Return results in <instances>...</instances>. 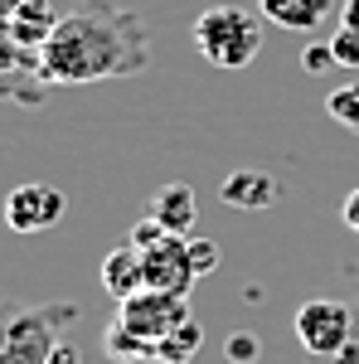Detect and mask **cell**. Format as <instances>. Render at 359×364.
I'll return each mask as SVG.
<instances>
[{"label":"cell","mask_w":359,"mask_h":364,"mask_svg":"<svg viewBox=\"0 0 359 364\" xmlns=\"http://www.w3.org/2000/svg\"><path fill=\"white\" fill-rule=\"evenodd\" d=\"M199 350H204V331H199V321L190 316L180 331H170V336L156 345V364H190Z\"/></svg>","instance_id":"obj_14"},{"label":"cell","mask_w":359,"mask_h":364,"mask_svg":"<svg viewBox=\"0 0 359 364\" xmlns=\"http://www.w3.org/2000/svg\"><path fill=\"white\" fill-rule=\"evenodd\" d=\"M78 316V301H0V364H49Z\"/></svg>","instance_id":"obj_2"},{"label":"cell","mask_w":359,"mask_h":364,"mask_svg":"<svg viewBox=\"0 0 359 364\" xmlns=\"http://www.w3.org/2000/svg\"><path fill=\"white\" fill-rule=\"evenodd\" d=\"M39 83L83 87L102 78H136L151 68V29L136 10H122L112 0H83L68 10L49 44L34 54Z\"/></svg>","instance_id":"obj_1"},{"label":"cell","mask_w":359,"mask_h":364,"mask_svg":"<svg viewBox=\"0 0 359 364\" xmlns=\"http://www.w3.org/2000/svg\"><path fill=\"white\" fill-rule=\"evenodd\" d=\"M190 262H194V277L219 272V262H223L219 243H214V238H194V233H190Z\"/></svg>","instance_id":"obj_17"},{"label":"cell","mask_w":359,"mask_h":364,"mask_svg":"<svg viewBox=\"0 0 359 364\" xmlns=\"http://www.w3.org/2000/svg\"><path fill=\"white\" fill-rule=\"evenodd\" d=\"M20 5H25V0H0V20H10V15H15Z\"/></svg>","instance_id":"obj_25"},{"label":"cell","mask_w":359,"mask_h":364,"mask_svg":"<svg viewBox=\"0 0 359 364\" xmlns=\"http://www.w3.org/2000/svg\"><path fill=\"white\" fill-rule=\"evenodd\" d=\"M291 336H296V345L306 355L335 360V355H345V345L355 336V311L345 301H335V296H311L291 316Z\"/></svg>","instance_id":"obj_4"},{"label":"cell","mask_w":359,"mask_h":364,"mask_svg":"<svg viewBox=\"0 0 359 364\" xmlns=\"http://www.w3.org/2000/svg\"><path fill=\"white\" fill-rule=\"evenodd\" d=\"M219 199L228 209H272L277 199H282V185H277V175L267 170H228L219 185Z\"/></svg>","instance_id":"obj_8"},{"label":"cell","mask_w":359,"mask_h":364,"mask_svg":"<svg viewBox=\"0 0 359 364\" xmlns=\"http://www.w3.org/2000/svg\"><path fill=\"white\" fill-rule=\"evenodd\" d=\"M262 20H272L282 29H296V34H316L335 15V0H257Z\"/></svg>","instance_id":"obj_11"},{"label":"cell","mask_w":359,"mask_h":364,"mask_svg":"<svg viewBox=\"0 0 359 364\" xmlns=\"http://www.w3.org/2000/svg\"><path fill=\"white\" fill-rule=\"evenodd\" d=\"M102 355H107L112 364H156V345L132 336L122 321H112L107 331H102Z\"/></svg>","instance_id":"obj_13"},{"label":"cell","mask_w":359,"mask_h":364,"mask_svg":"<svg viewBox=\"0 0 359 364\" xmlns=\"http://www.w3.org/2000/svg\"><path fill=\"white\" fill-rule=\"evenodd\" d=\"M326 112H331V122H340L345 132H359V83H340V87H331V97H326Z\"/></svg>","instance_id":"obj_15"},{"label":"cell","mask_w":359,"mask_h":364,"mask_svg":"<svg viewBox=\"0 0 359 364\" xmlns=\"http://www.w3.org/2000/svg\"><path fill=\"white\" fill-rule=\"evenodd\" d=\"M301 68L311 73V78H321V73H331V68H340V63H335L331 39H326V44H306V49H301Z\"/></svg>","instance_id":"obj_19"},{"label":"cell","mask_w":359,"mask_h":364,"mask_svg":"<svg viewBox=\"0 0 359 364\" xmlns=\"http://www.w3.org/2000/svg\"><path fill=\"white\" fill-rule=\"evenodd\" d=\"M223 360L228 364H257L262 360V340L252 336V331H233V336L223 340Z\"/></svg>","instance_id":"obj_16"},{"label":"cell","mask_w":359,"mask_h":364,"mask_svg":"<svg viewBox=\"0 0 359 364\" xmlns=\"http://www.w3.org/2000/svg\"><path fill=\"white\" fill-rule=\"evenodd\" d=\"M141 287H146V267H141V252L132 243H122V248H112L102 257V291H107L112 301H127V296H136Z\"/></svg>","instance_id":"obj_12"},{"label":"cell","mask_w":359,"mask_h":364,"mask_svg":"<svg viewBox=\"0 0 359 364\" xmlns=\"http://www.w3.org/2000/svg\"><path fill=\"white\" fill-rule=\"evenodd\" d=\"M331 49H335V63H340V68H359V29L340 25L331 34Z\"/></svg>","instance_id":"obj_18"},{"label":"cell","mask_w":359,"mask_h":364,"mask_svg":"<svg viewBox=\"0 0 359 364\" xmlns=\"http://www.w3.org/2000/svg\"><path fill=\"white\" fill-rule=\"evenodd\" d=\"M63 214H68V195L58 185H44V180L15 185L5 195V224H10V233H44Z\"/></svg>","instance_id":"obj_6"},{"label":"cell","mask_w":359,"mask_h":364,"mask_svg":"<svg viewBox=\"0 0 359 364\" xmlns=\"http://www.w3.org/2000/svg\"><path fill=\"white\" fill-rule=\"evenodd\" d=\"M112 321H122L132 336L151 340V345H161L170 331H180V326L190 321V296H175V291H151V287H141L136 296L117 301V316H112Z\"/></svg>","instance_id":"obj_5"},{"label":"cell","mask_w":359,"mask_h":364,"mask_svg":"<svg viewBox=\"0 0 359 364\" xmlns=\"http://www.w3.org/2000/svg\"><path fill=\"white\" fill-rule=\"evenodd\" d=\"M58 15L54 10V0H25L10 20H5V29H10V44L15 49H29V54H39L44 44H49V34L58 29Z\"/></svg>","instance_id":"obj_9"},{"label":"cell","mask_w":359,"mask_h":364,"mask_svg":"<svg viewBox=\"0 0 359 364\" xmlns=\"http://www.w3.org/2000/svg\"><path fill=\"white\" fill-rule=\"evenodd\" d=\"M49 364H83V355H78L73 340H58L54 350H49Z\"/></svg>","instance_id":"obj_21"},{"label":"cell","mask_w":359,"mask_h":364,"mask_svg":"<svg viewBox=\"0 0 359 364\" xmlns=\"http://www.w3.org/2000/svg\"><path fill=\"white\" fill-rule=\"evenodd\" d=\"M340 214H345V224H350V233L359 238V190H355L350 199H345V209H340Z\"/></svg>","instance_id":"obj_22"},{"label":"cell","mask_w":359,"mask_h":364,"mask_svg":"<svg viewBox=\"0 0 359 364\" xmlns=\"http://www.w3.org/2000/svg\"><path fill=\"white\" fill-rule=\"evenodd\" d=\"M340 364H359V316H355V336H350V345H345V355H335Z\"/></svg>","instance_id":"obj_23"},{"label":"cell","mask_w":359,"mask_h":364,"mask_svg":"<svg viewBox=\"0 0 359 364\" xmlns=\"http://www.w3.org/2000/svg\"><path fill=\"white\" fill-rule=\"evenodd\" d=\"M340 25L359 29V0H345V5H340Z\"/></svg>","instance_id":"obj_24"},{"label":"cell","mask_w":359,"mask_h":364,"mask_svg":"<svg viewBox=\"0 0 359 364\" xmlns=\"http://www.w3.org/2000/svg\"><path fill=\"white\" fill-rule=\"evenodd\" d=\"M190 39H194V54L204 63L238 73V68H248L252 58L262 54V20L252 10H243V5H209L194 20Z\"/></svg>","instance_id":"obj_3"},{"label":"cell","mask_w":359,"mask_h":364,"mask_svg":"<svg viewBox=\"0 0 359 364\" xmlns=\"http://www.w3.org/2000/svg\"><path fill=\"white\" fill-rule=\"evenodd\" d=\"M141 267H146V287L151 291H175V296H190L194 277V262H190V238L180 233H166L161 243L141 252Z\"/></svg>","instance_id":"obj_7"},{"label":"cell","mask_w":359,"mask_h":364,"mask_svg":"<svg viewBox=\"0 0 359 364\" xmlns=\"http://www.w3.org/2000/svg\"><path fill=\"white\" fill-rule=\"evenodd\" d=\"M151 219L161 228H170V233H180V238H190L194 224H199V199H194V190L185 180H170V185H161L151 195Z\"/></svg>","instance_id":"obj_10"},{"label":"cell","mask_w":359,"mask_h":364,"mask_svg":"<svg viewBox=\"0 0 359 364\" xmlns=\"http://www.w3.org/2000/svg\"><path fill=\"white\" fill-rule=\"evenodd\" d=\"M166 233H170V228H161V224H156V219H151V214H146L141 224H132V238H127V243H132V248H136V252H146V248H151V243H161Z\"/></svg>","instance_id":"obj_20"}]
</instances>
